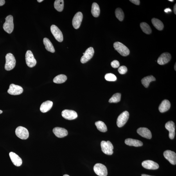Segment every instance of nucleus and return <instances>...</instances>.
<instances>
[{
  "label": "nucleus",
  "mask_w": 176,
  "mask_h": 176,
  "mask_svg": "<svg viewBox=\"0 0 176 176\" xmlns=\"http://www.w3.org/2000/svg\"><path fill=\"white\" fill-rule=\"evenodd\" d=\"M165 159L173 165L176 164V154L173 151L167 150L163 153Z\"/></svg>",
  "instance_id": "nucleus-14"
},
{
  "label": "nucleus",
  "mask_w": 176,
  "mask_h": 176,
  "mask_svg": "<svg viewBox=\"0 0 176 176\" xmlns=\"http://www.w3.org/2000/svg\"><path fill=\"white\" fill-rule=\"evenodd\" d=\"M95 124L98 130L100 131L103 132L107 131V126L103 121H97L95 122Z\"/></svg>",
  "instance_id": "nucleus-30"
},
{
  "label": "nucleus",
  "mask_w": 176,
  "mask_h": 176,
  "mask_svg": "<svg viewBox=\"0 0 176 176\" xmlns=\"http://www.w3.org/2000/svg\"><path fill=\"white\" fill-rule=\"evenodd\" d=\"M62 116L65 119L69 120H73L77 118L78 115L73 110H65L62 112Z\"/></svg>",
  "instance_id": "nucleus-12"
},
{
  "label": "nucleus",
  "mask_w": 176,
  "mask_h": 176,
  "mask_svg": "<svg viewBox=\"0 0 176 176\" xmlns=\"http://www.w3.org/2000/svg\"><path fill=\"white\" fill-rule=\"evenodd\" d=\"M121 94L120 93H116L109 100L110 103H117L120 101Z\"/></svg>",
  "instance_id": "nucleus-33"
},
{
  "label": "nucleus",
  "mask_w": 176,
  "mask_h": 176,
  "mask_svg": "<svg viewBox=\"0 0 176 176\" xmlns=\"http://www.w3.org/2000/svg\"><path fill=\"white\" fill-rule=\"evenodd\" d=\"M166 129L169 131V137L171 139L174 138L175 135V125L172 121H169L165 125Z\"/></svg>",
  "instance_id": "nucleus-15"
},
{
  "label": "nucleus",
  "mask_w": 176,
  "mask_h": 176,
  "mask_svg": "<svg viewBox=\"0 0 176 176\" xmlns=\"http://www.w3.org/2000/svg\"><path fill=\"white\" fill-rule=\"evenodd\" d=\"M106 80L109 81H114L117 79L116 76L111 73H107L105 76Z\"/></svg>",
  "instance_id": "nucleus-34"
},
{
  "label": "nucleus",
  "mask_w": 176,
  "mask_h": 176,
  "mask_svg": "<svg viewBox=\"0 0 176 176\" xmlns=\"http://www.w3.org/2000/svg\"><path fill=\"white\" fill-rule=\"evenodd\" d=\"M111 65L112 67L113 68H116L120 66V64L118 61L116 60H114L111 63Z\"/></svg>",
  "instance_id": "nucleus-36"
},
{
  "label": "nucleus",
  "mask_w": 176,
  "mask_h": 176,
  "mask_svg": "<svg viewBox=\"0 0 176 176\" xmlns=\"http://www.w3.org/2000/svg\"><path fill=\"white\" fill-rule=\"evenodd\" d=\"M164 12H165V13H168L169 12H171V9H169V8H167L166 9H165V10H164Z\"/></svg>",
  "instance_id": "nucleus-39"
},
{
  "label": "nucleus",
  "mask_w": 176,
  "mask_h": 176,
  "mask_svg": "<svg viewBox=\"0 0 176 176\" xmlns=\"http://www.w3.org/2000/svg\"><path fill=\"white\" fill-rule=\"evenodd\" d=\"M43 1V0H38L37 1L39 2V3H41L42 1Z\"/></svg>",
  "instance_id": "nucleus-42"
},
{
  "label": "nucleus",
  "mask_w": 176,
  "mask_h": 176,
  "mask_svg": "<svg viewBox=\"0 0 176 176\" xmlns=\"http://www.w3.org/2000/svg\"><path fill=\"white\" fill-rule=\"evenodd\" d=\"M129 117V113L127 111L124 112L118 116L117 120V125L119 128L122 127L127 123Z\"/></svg>",
  "instance_id": "nucleus-6"
},
{
  "label": "nucleus",
  "mask_w": 176,
  "mask_h": 176,
  "mask_svg": "<svg viewBox=\"0 0 176 176\" xmlns=\"http://www.w3.org/2000/svg\"><path fill=\"white\" fill-rule=\"evenodd\" d=\"M54 7L58 12H62L64 8V1H63V0H56L54 3Z\"/></svg>",
  "instance_id": "nucleus-28"
},
{
  "label": "nucleus",
  "mask_w": 176,
  "mask_h": 176,
  "mask_svg": "<svg viewBox=\"0 0 176 176\" xmlns=\"http://www.w3.org/2000/svg\"><path fill=\"white\" fill-rule=\"evenodd\" d=\"M101 147L102 152L105 154L110 155L113 153V150L114 147L111 142L109 141L107 142L102 141L101 142Z\"/></svg>",
  "instance_id": "nucleus-4"
},
{
  "label": "nucleus",
  "mask_w": 176,
  "mask_h": 176,
  "mask_svg": "<svg viewBox=\"0 0 176 176\" xmlns=\"http://www.w3.org/2000/svg\"><path fill=\"white\" fill-rule=\"evenodd\" d=\"M15 134L17 137L22 140H26L29 137V132L25 128L19 126L15 130Z\"/></svg>",
  "instance_id": "nucleus-7"
},
{
  "label": "nucleus",
  "mask_w": 176,
  "mask_h": 176,
  "mask_svg": "<svg viewBox=\"0 0 176 176\" xmlns=\"http://www.w3.org/2000/svg\"><path fill=\"white\" fill-rule=\"evenodd\" d=\"M26 64L29 67H34L37 64L32 52L30 50L27 51L26 54Z\"/></svg>",
  "instance_id": "nucleus-9"
},
{
  "label": "nucleus",
  "mask_w": 176,
  "mask_h": 176,
  "mask_svg": "<svg viewBox=\"0 0 176 176\" xmlns=\"http://www.w3.org/2000/svg\"><path fill=\"white\" fill-rule=\"evenodd\" d=\"M16 65V60L14 56L9 53L6 56V64L5 69L6 71H9L14 68Z\"/></svg>",
  "instance_id": "nucleus-1"
},
{
  "label": "nucleus",
  "mask_w": 176,
  "mask_h": 176,
  "mask_svg": "<svg viewBox=\"0 0 176 176\" xmlns=\"http://www.w3.org/2000/svg\"><path fill=\"white\" fill-rule=\"evenodd\" d=\"M63 176H69L67 175H65Z\"/></svg>",
  "instance_id": "nucleus-46"
},
{
  "label": "nucleus",
  "mask_w": 176,
  "mask_h": 176,
  "mask_svg": "<svg viewBox=\"0 0 176 176\" xmlns=\"http://www.w3.org/2000/svg\"><path fill=\"white\" fill-rule=\"evenodd\" d=\"M94 53V49L93 47H90L88 48L83 53V56L81 58V62L82 64H85L93 57Z\"/></svg>",
  "instance_id": "nucleus-10"
},
{
  "label": "nucleus",
  "mask_w": 176,
  "mask_h": 176,
  "mask_svg": "<svg viewBox=\"0 0 176 176\" xmlns=\"http://www.w3.org/2000/svg\"><path fill=\"white\" fill-rule=\"evenodd\" d=\"M171 58V54L168 53H164L161 54L157 60L158 64L163 65L170 62Z\"/></svg>",
  "instance_id": "nucleus-17"
},
{
  "label": "nucleus",
  "mask_w": 176,
  "mask_h": 176,
  "mask_svg": "<svg viewBox=\"0 0 176 176\" xmlns=\"http://www.w3.org/2000/svg\"><path fill=\"white\" fill-rule=\"evenodd\" d=\"M5 22L3 24V28L6 32L11 34L14 29L13 17L12 15H8L5 18Z\"/></svg>",
  "instance_id": "nucleus-3"
},
{
  "label": "nucleus",
  "mask_w": 176,
  "mask_h": 176,
  "mask_svg": "<svg viewBox=\"0 0 176 176\" xmlns=\"http://www.w3.org/2000/svg\"><path fill=\"white\" fill-rule=\"evenodd\" d=\"M168 1H170V2H173L174 1H173V0H169Z\"/></svg>",
  "instance_id": "nucleus-45"
},
{
  "label": "nucleus",
  "mask_w": 176,
  "mask_h": 176,
  "mask_svg": "<svg viewBox=\"0 0 176 176\" xmlns=\"http://www.w3.org/2000/svg\"><path fill=\"white\" fill-rule=\"evenodd\" d=\"M53 105L52 101H47L42 103L40 108V111L45 113L49 111L51 109Z\"/></svg>",
  "instance_id": "nucleus-21"
},
{
  "label": "nucleus",
  "mask_w": 176,
  "mask_h": 176,
  "mask_svg": "<svg viewBox=\"0 0 176 176\" xmlns=\"http://www.w3.org/2000/svg\"><path fill=\"white\" fill-rule=\"evenodd\" d=\"M173 11H174V13L176 15V4H175L174 6Z\"/></svg>",
  "instance_id": "nucleus-40"
},
{
  "label": "nucleus",
  "mask_w": 176,
  "mask_h": 176,
  "mask_svg": "<svg viewBox=\"0 0 176 176\" xmlns=\"http://www.w3.org/2000/svg\"><path fill=\"white\" fill-rule=\"evenodd\" d=\"M171 107V103L168 100H165L159 106V109L160 112L163 113L168 110Z\"/></svg>",
  "instance_id": "nucleus-22"
},
{
  "label": "nucleus",
  "mask_w": 176,
  "mask_h": 176,
  "mask_svg": "<svg viewBox=\"0 0 176 176\" xmlns=\"http://www.w3.org/2000/svg\"><path fill=\"white\" fill-rule=\"evenodd\" d=\"M152 21L153 25L158 30H163L164 28V25L161 20L155 19V18H153L152 19Z\"/></svg>",
  "instance_id": "nucleus-26"
},
{
  "label": "nucleus",
  "mask_w": 176,
  "mask_h": 176,
  "mask_svg": "<svg viewBox=\"0 0 176 176\" xmlns=\"http://www.w3.org/2000/svg\"><path fill=\"white\" fill-rule=\"evenodd\" d=\"M176 63H175V67H174V69H175V71H176Z\"/></svg>",
  "instance_id": "nucleus-44"
},
{
  "label": "nucleus",
  "mask_w": 176,
  "mask_h": 176,
  "mask_svg": "<svg viewBox=\"0 0 176 176\" xmlns=\"http://www.w3.org/2000/svg\"><path fill=\"white\" fill-rule=\"evenodd\" d=\"M137 132L142 137L148 139L152 138V134L150 131L146 128H140L137 130Z\"/></svg>",
  "instance_id": "nucleus-18"
},
{
  "label": "nucleus",
  "mask_w": 176,
  "mask_h": 176,
  "mask_svg": "<svg viewBox=\"0 0 176 176\" xmlns=\"http://www.w3.org/2000/svg\"><path fill=\"white\" fill-rule=\"evenodd\" d=\"M53 132L56 136L59 138L64 137L68 134L67 130L64 128L56 127L53 129Z\"/></svg>",
  "instance_id": "nucleus-19"
},
{
  "label": "nucleus",
  "mask_w": 176,
  "mask_h": 176,
  "mask_svg": "<svg viewBox=\"0 0 176 176\" xmlns=\"http://www.w3.org/2000/svg\"><path fill=\"white\" fill-rule=\"evenodd\" d=\"M128 71L127 67L124 66H121L118 69V71L119 73L121 74H125Z\"/></svg>",
  "instance_id": "nucleus-35"
},
{
  "label": "nucleus",
  "mask_w": 176,
  "mask_h": 176,
  "mask_svg": "<svg viewBox=\"0 0 176 176\" xmlns=\"http://www.w3.org/2000/svg\"><path fill=\"white\" fill-rule=\"evenodd\" d=\"M67 79L66 75L64 74H60L54 79L53 82L56 83H62L65 82Z\"/></svg>",
  "instance_id": "nucleus-31"
},
{
  "label": "nucleus",
  "mask_w": 176,
  "mask_h": 176,
  "mask_svg": "<svg viewBox=\"0 0 176 176\" xmlns=\"http://www.w3.org/2000/svg\"><path fill=\"white\" fill-rule=\"evenodd\" d=\"M125 142L127 145L130 146L139 147L143 145V143L141 141L136 139L128 138L125 140Z\"/></svg>",
  "instance_id": "nucleus-23"
},
{
  "label": "nucleus",
  "mask_w": 176,
  "mask_h": 176,
  "mask_svg": "<svg viewBox=\"0 0 176 176\" xmlns=\"http://www.w3.org/2000/svg\"><path fill=\"white\" fill-rule=\"evenodd\" d=\"M5 1L4 0H0V6H2L5 4Z\"/></svg>",
  "instance_id": "nucleus-38"
},
{
  "label": "nucleus",
  "mask_w": 176,
  "mask_h": 176,
  "mask_svg": "<svg viewBox=\"0 0 176 176\" xmlns=\"http://www.w3.org/2000/svg\"><path fill=\"white\" fill-rule=\"evenodd\" d=\"M95 173L99 176H107L108 174L107 168L105 165L101 163H97L93 168Z\"/></svg>",
  "instance_id": "nucleus-5"
},
{
  "label": "nucleus",
  "mask_w": 176,
  "mask_h": 176,
  "mask_svg": "<svg viewBox=\"0 0 176 176\" xmlns=\"http://www.w3.org/2000/svg\"><path fill=\"white\" fill-rule=\"evenodd\" d=\"M83 15L82 13L78 12L74 15L72 21V24L74 28H79L82 21Z\"/></svg>",
  "instance_id": "nucleus-13"
},
{
  "label": "nucleus",
  "mask_w": 176,
  "mask_h": 176,
  "mask_svg": "<svg viewBox=\"0 0 176 176\" xmlns=\"http://www.w3.org/2000/svg\"><path fill=\"white\" fill-rule=\"evenodd\" d=\"M116 17L119 21H122L124 17V14L123 11L120 8H117L115 11Z\"/></svg>",
  "instance_id": "nucleus-32"
},
{
  "label": "nucleus",
  "mask_w": 176,
  "mask_h": 176,
  "mask_svg": "<svg viewBox=\"0 0 176 176\" xmlns=\"http://www.w3.org/2000/svg\"><path fill=\"white\" fill-rule=\"evenodd\" d=\"M50 29L51 32L56 39L59 42H62L64 40V37L62 32L60 29L55 25H52L51 26Z\"/></svg>",
  "instance_id": "nucleus-8"
},
{
  "label": "nucleus",
  "mask_w": 176,
  "mask_h": 176,
  "mask_svg": "<svg viewBox=\"0 0 176 176\" xmlns=\"http://www.w3.org/2000/svg\"><path fill=\"white\" fill-rule=\"evenodd\" d=\"M141 28L144 33L150 34L152 32V29L149 24L145 22H142L140 24Z\"/></svg>",
  "instance_id": "nucleus-29"
},
{
  "label": "nucleus",
  "mask_w": 176,
  "mask_h": 176,
  "mask_svg": "<svg viewBox=\"0 0 176 176\" xmlns=\"http://www.w3.org/2000/svg\"><path fill=\"white\" fill-rule=\"evenodd\" d=\"M23 91L22 88L20 86L11 84L8 91L9 94L13 95H19L21 94Z\"/></svg>",
  "instance_id": "nucleus-11"
},
{
  "label": "nucleus",
  "mask_w": 176,
  "mask_h": 176,
  "mask_svg": "<svg viewBox=\"0 0 176 176\" xmlns=\"http://www.w3.org/2000/svg\"><path fill=\"white\" fill-rule=\"evenodd\" d=\"M155 79L152 75L146 77L141 80L142 84L146 88H148L149 86L150 83L153 81H155Z\"/></svg>",
  "instance_id": "nucleus-25"
},
{
  "label": "nucleus",
  "mask_w": 176,
  "mask_h": 176,
  "mask_svg": "<svg viewBox=\"0 0 176 176\" xmlns=\"http://www.w3.org/2000/svg\"><path fill=\"white\" fill-rule=\"evenodd\" d=\"M142 165L144 168L149 170H156L159 168V165L156 162L151 160H146L142 162Z\"/></svg>",
  "instance_id": "nucleus-16"
},
{
  "label": "nucleus",
  "mask_w": 176,
  "mask_h": 176,
  "mask_svg": "<svg viewBox=\"0 0 176 176\" xmlns=\"http://www.w3.org/2000/svg\"><path fill=\"white\" fill-rule=\"evenodd\" d=\"M114 48L121 56H127L129 55L130 51L127 47L124 45L119 42H116L114 44Z\"/></svg>",
  "instance_id": "nucleus-2"
},
{
  "label": "nucleus",
  "mask_w": 176,
  "mask_h": 176,
  "mask_svg": "<svg viewBox=\"0 0 176 176\" xmlns=\"http://www.w3.org/2000/svg\"><path fill=\"white\" fill-rule=\"evenodd\" d=\"M3 112L2 110H0V114H2Z\"/></svg>",
  "instance_id": "nucleus-43"
},
{
  "label": "nucleus",
  "mask_w": 176,
  "mask_h": 176,
  "mask_svg": "<svg viewBox=\"0 0 176 176\" xmlns=\"http://www.w3.org/2000/svg\"><path fill=\"white\" fill-rule=\"evenodd\" d=\"M43 42L45 48L47 51L52 53L55 52V50L53 45L48 38H44L43 40Z\"/></svg>",
  "instance_id": "nucleus-24"
},
{
  "label": "nucleus",
  "mask_w": 176,
  "mask_h": 176,
  "mask_svg": "<svg viewBox=\"0 0 176 176\" xmlns=\"http://www.w3.org/2000/svg\"><path fill=\"white\" fill-rule=\"evenodd\" d=\"M130 1L136 5H139L140 4V1L139 0H131Z\"/></svg>",
  "instance_id": "nucleus-37"
},
{
  "label": "nucleus",
  "mask_w": 176,
  "mask_h": 176,
  "mask_svg": "<svg viewBox=\"0 0 176 176\" xmlns=\"http://www.w3.org/2000/svg\"><path fill=\"white\" fill-rule=\"evenodd\" d=\"M10 159L13 163L16 166H20L22 163V159L19 155L13 152H10L9 153Z\"/></svg>",
  "instance_id": "nucleus-20"
},
{
  "label": "nucleus",
  "mask_w": 176,
  "mask_h": 176,
  "mask_svg": "<svg viewBox=\"0 0 176 176\" xmlns=\"http://www.w3.org/2000/svg\"><path fill=\"white\" fill-rule=\"evenodd\" d=\"M142 176H151V175H146V174H142Z\"/></svg>",
  "instance_id": "nucleus-41"
},
{
  "label": "nucleus",
  "mask_w": 176,
  "mask_h": 176,
  "mask_svg": "<svg viewBox=\"0 0 176 176\" xmlns=\"http://www.w3.org/2000/svg\"><path fill=\"white\" fill-rule=\"evenodd\" d=\"M100 10L98 4L96 3L92 4L91 8V13L93 16L95 17H98L100 15Z\"/></svg>",
  "instance_id": "nucleus-27"
}]
</instances>
